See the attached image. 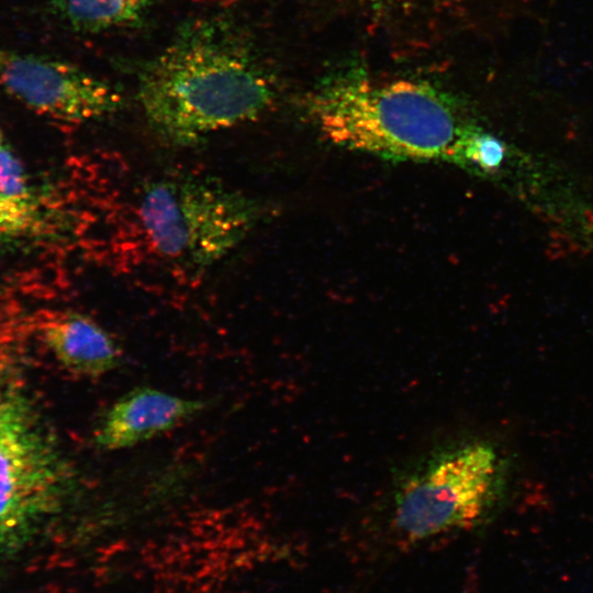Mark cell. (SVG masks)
Segmentation results:
<instances>
[{"instance_id":"8fae6325","label":"cell","mask_w":593,"mask_h":593,"mask_svg":"<svg viewBox=\"0 0 593 593\" xmlns=\"http://www.w3.org/2000/svg\"><path fill=\"white\" fill-rule=\"evenodd\" d=\"M505 156L502 142L486 134L471 132L463 152V163L471 161L483 169H495Z\"/></svg>"},{"instance_id":"30bf717a","label":"cell","mask_w":593,"mask_h":593,"mask_svg":"<svg viewBox=\"0 0 593 593\" xmlns=\"http://www.w3.org/2000/svg\"><path fill=\"white\" fill-rule=\"evenodd\" d=\"M156 0H49L51 12L77 33L98 34L137 25Z\"/></svg>"},{"instance_id":"5b68a950","label":"cell","mask_w":593,"mask_h":593,"mask_svg":"<svg viewBox=\"0 0 593 593\" xmlns=\"http://www.w3.org/2000/svg\"><path fill=\"white\" fill-rule=\"evenodd\" d=\"M64 474L29 413L0 390V555L20 547L56 508Z\"/></svg>"},{"instance_id":"52a82bcc","label":"cell","mask_w":593,"mask_h":593,"mask_svg":"<svg viewBox=\"0 0 593 593\" xmlns=\"http://www.w3.org/2000/svg\"><path fill=\"white\" fill-rule=\"evenodd\" d=\"M206 402L137 387L120 396L102 415L93 443L107 451L121 450L155 438L195 417Z\"/></svg>"},{"instance_id":"9c48e42d","label":"cell","mask_w":593,"mask_h":593,"mask_svg":"<svg viewBox=\"0 0 593 593\" xmlns=\"http://www.w3.org/2000/svg\"><path fill=\"white\" fill-rule=\"evenodd\" d=\"M42 198L10 145L0 147V240L35 235L47 225Z\"/></svg>"},{"instance_id":"7a4b0ae2","label":"cell","mask_w":593,"mask_h":593,"mask_svg":"<svg viewBox=\"0 0 593 593\" xmlns=\"http://www.w3.org/2000/svg\"><path fill=\"white\" fill-rule=\"evenodd\" d=\"M110 199V250L128 268L198 281L232 253L261 216L260 204L215 177L187 170L145 176Z\"/></svg>"},{"instance_id":"8992f818","label":"cell","mask_w":593,"mask_h":593,"mask_svg":"<svg viewBox=\"0 0 593 593\" xmlns=\"http://www.w3.org/2000/svg\"><path fill=\"white\" fill-rule=\"evenodd\" d=\"M0 87L33 112L65 123L99 120L123 104L118 88L71 63L3 47Z\"/></svg>"},{"instance_id":"277c9868","label":"cell","mask_w":593,"mask_h":593,"mask_svg":"<svg viewBox=\"0 0 593 593\" xmlns=\"http://www.w3.org/2000/svg\"><path fill=\"white\" fill-rule=\"evenodd\" d=\"M512 461L482 438L437 447L402 470L392 488L394 529L412 541L478 526L504 504Z\"/></svg>"},{"instance_id":"6da1fadb","label":"cell","mask_w":593,"mask_h":593,"mask_svg":"<svg viewBox=\"0 0 593 593\" xmlns=\"http://www.w3.org/2000/svg\"><path fill=\"white\" fill-rule=\"evenodd\" d=\"M138 103L153 130L177 146L257 120L276 87L242 31L217 18L193 20L142 67Z\"/></svg>"},{"instance_id":"ba28073f","label":"cell","mask_w":593,"mask_h":593,"mask_svg":"<svg viewBox=\"0 0 593 593\" xmlns=\"http://www.w3.org/2000/svg\"><path fill=\"white\" fill-rule=\"evenodd\" d=\"M42 340L60 365L86 378H98L121 366L123 350L113 336L92 317L76 311H58L40 326Z\"/></svg>"},{"instance_id":"7c38bea8","label":"cell","mask_w":593,"mask_h":593,"mask_svg":"<svg viewBox=\"0 0 593 593\" xmlns=\"http://www.w3.org/2000/svg\"><path fill=\"white\" fill-rule=\"evenodd\" d=\"M7 144V141L4 138V135L2 133V131L0 130V147L5 145Z\"/></svg>"},{"instance_id":"3957f363","label":"cell","mask_w":593,"mask_h":593,"mask_svg":"<svg viewBox=\"0 0 593 593\" xmlns=\"http://www.w3.org/2000/svg\"><path fill=\"white\" fill-rule=\"evenodd\" d=\"M309 114L332 143L391 159L463 163L470 133L426 83L344 76L316 89Z\"/></svg>"}]
</instances>
